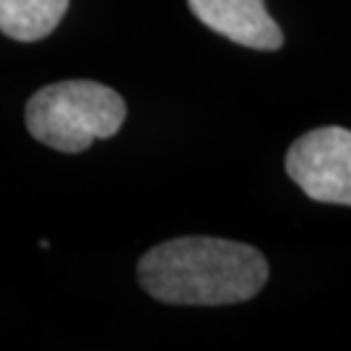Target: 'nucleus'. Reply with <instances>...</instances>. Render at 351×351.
I'll use <instances>...</instances> for the list:
<instances>
[{
    "label": "nucleus",
    "instance_id": "1",
    "mask_svg": "<svg viewBox=\"0 0 351 351\" xmlns=\"http://www.w3.org/2000/svg\"><path fill=\"white\" fill-rule=\"evenodd\" d=\"M138 281L146 294L164 304H239L265 287L268 261L245 242L177 237L141 258Z\"/></svg>",
    "mask_w": 351,
    "mask_h": 351
},
{
    "label": "nucleus",
    "instance_id": "2",
    "mask_svg": "<svg viewBox=\"0 0 351 351\" xmlns=\"http://www.w3.org/2000/svg\"><path fill=\"white\" fill-rule=\"evenodd\" d=\"M125 114V99L97 81H60L26 101L29 133L63 154H81L94 141L112 138Z\"/></svg>",
    "mask_w": 351,
    "mask_h": 351
},
{
    "label": "nucleus",
    "instance_id": "3",
    "mask_svg": "<svg viewBox=\"0 0 351 351\" xmlns=\"http://www.w3.org/2000/svg\"><path fill=\"white\" fill-rule=\"evenodd\" d=\"M287 175L317 203L351 206V130L315 128L287 151Z\"/></svg>",
    "mask_w": 351,
    "mask_h": 351
},
{
    "label": "nucleus",
    "instance_id": "4",
    "mask_svg": "<svg viewBox=\"0 0 351 351\" xmlns=\"http://www.w3.org/2000/svg\"><path fill=\"white\" fill-rule=\"evenodd\" d=\"M190 11L211 32L250 50H278L281 26L271 19L265 0H188Z\"/></svg>",
    "mask_w": 351,
    "mask_h": 351
},
{
    "label": "nucleus",
    "instance_id": "5",
    "mask_svg": "<svg viewBox=\"0 0 351 351\" xmlns=\"http://www.w3.org/2000/svg\"><path fill=\"white\" fill-rule=\"evenodd\" d=\"M68 0H0V32L19 42L50 37L63 21Z\"/></svg>",
    "mask_w": 351,
    "mask_h": 351
}]
</instances>
